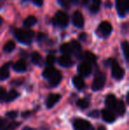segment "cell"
<instances>
[{
  "instance_id": "f546056e",
  "label": "cell",
  "mask_w": 129,
  "mask_h": 130,
  "mask_svg": "<svg viewBox=\"0 0 129 130\" xmlns=\"http://www.w3.org/2000/svg\"><path fill=\"white\" fill-rule=\"evenodd\" d=\"M122 50H123V52H124V55L126 57V60H128V43L126 41H125L124 43H122Z\"/></svg>"
},
{
  "instance_id": "52a82bcc",
  "label": "cell",
  "mask_w": 129,
  "mask_h": 130,
  "mask_svg": "<svg viewBox=\"0 0 129 130\" xmlns=\"http://www.w3.org/2000/svg\"><path fill=\"white\" fill-rule=\"evenodd\" d=\"M78 72L80 73L81 75L83 76H88L92 73V66L91 64L88 63V62H82L80 64L78 67Z\"/></svg>"
},
{
  "instance_id": "d590c367",
  "label": "cell",
  "mask_w": 129,
  "mask_h": 130,
  "mask_svg": "<svg viewBox=\"0 0 129 130\" xmlns=\"http://www.w3.org/2000/svg\"><path fill=\"white\" fill-rule=\"evenodd\" d=\"M45 38V35L43 34V33H40V34H38V36H37V39L38 41H42V40H43Z\"/></svg>"
},
{
  "instance_id": "603a6c76",
  "label": "cell",
  "mask_w": 129,
  "mask_h": 130,
  "mask_svg": "<svg viewBox=\"0 0 129 130\" xmlns=\"http://www.w3.org/2000/svg\"><path fill=\"white\" fill-rule=\"evenodd\" d=\"M24 26L27 27H30L32 26H34V25L36 24V22H37V19H36L34 16L33 15H30L28 16V17H27L26 19L24 20Z\"/></svg>"
},
{
  "instance_id": "83f0119b",
  "label": "cell",
  "mask_w": 129,
  "mask_h": 130,
  "mask_svg": "<svg viewBox=\"0 0 129 130\" xmlns=\"http://www.w3.org/2000/svg\"><path fill=\"white\" fill-rule=\"evenodd\" d=\"M20 125H21L20 122H12V123L8 124L6 127H3V130H15Z\"/></svg>"
},
{
  "instance_id": "ac0fdd59",
  "label": "cell",
  "mask_w": 129,
  "mask_h": 130,
  "mask_svg": "<svg viewBox=\"0 0 129 130\" xmlns=\"http://www.w3.org/2000/svg\"><path fill=\"white\" fill-rule=\"evenodd\" d=\"M116 103H117V98H116V96L114 95L110 94L105 98V104H106V106L109 109L113 110L114 107H115Z\"/></svg>"
},
{
  "instance_id": "8992f818",
  "label": "cell",
  "mask_w": 129,
  "mask_h": 130,
  "mask_svg": "<svg viewBox=\"0 0 129 130\" xmlns=\"http://www.w3.org/2000/svg\"><path fill=\"white\" fill-rule=\"evenodd\" d=\"M112 26L108 21H103L98 26V32L103 36H109L112 33Z\"/></svg>"
},
{
  "instance_id": "ffe728a7",
  "label": "cell",
  "mask_w": 129,
  "mask_h": 130,
  "mask_svg": "<svg viewBox=\"0 0 129 130\" xmlns=\"http://www.w3.org/2000/svg\"><path fill=\"white\" fill-rule=\"evenodd\" d=\"M31 60L32 62L36 66H42L43 64V57L40 53L34 52L32 53L31 55Z\"/></svg>"
},
{
  "instance_id": "b9f144b4",
  "label": "cell",
  "mask_w": 129,
  "mask_h": 130,
  "mask_svg": "<svg viewBox=\"0 0 129 130\" xmlns=\"http://www.w3.org/2000/svg\"><path fill=\"white\" fill-rule=\"evenodd\" d=\"M22 130H34V128H31V127H25Z\"/></svg>"
},
{
  "instance_id": "e0dca14e",
  "label": "cell",
  "mask_w": 129,
  "mask_h": 130,
  "mask_svg": "<svg viewBox=\"0 0 129 130\" xmlns=\"http://www.w3.org/2000/svg\"><path fill=\"white\" fill-rule=\"evenodd\" d=\"M113 110L117 112L118 115H119V116L124 115L125 111H126V105H125L124 102L121 101V100H117V103H116L115 107H114Z\"/></svg>"
},
{
  "instance_id": "5b68a950",
  "label": "cell",
  "mask_w": 129,
  "mask_h": 130,
  "mask_svg": "<svg viewBox=\"0 0 129 130\" xmlns=\"http://www.w3.org/2000/svg\"><path fill=\"white\" fill-rule=\"evenodd\" d=\"M116 6L119 15L124 17L128 11V0H117Z\"/></svg>"
},
{
  "instance_id": "ee69618b",
  "label": "cell",
  "mask_w": 129,
  "mask_h": 130,
  "mask_svg": "<svg viewBox=\"0 0 129 130\" xmlns=\"http://www.w3.org/2000/svg\"><path fill=\"white\" fill-rule=\"evenodd\" d=\"M69 1H70L71 3H72V4H76L78 1H79V0H69Z\"/></svg>"
},
{
  "instance_id": "f6af8a7d",
  "label": "cell",
  "mask_w": 129,
  "mask_h": 130,
  "mask_svg": "<svg viewBox=\"0 0 129 130\" xmlns=\"http://www.w3.org/2000/svg\"><path fill=\"white\" fill-rule=\"evenodd\" d=\"M2 24H3V19H2V17H0V27Z\"/></svg>"
},
{
  "instance_id": "74e56055",
  "label": "cell",
  "mask_w": 129,
  "mask_h": 130,
  "mask_svg": "<svg viewBox=\"0 0 129 130\" xmlns=\"http://www.w3.org/2000/svg\"><path fill=\"white\" fill-rule=\"evenodd\" d=\"M98 114H99V112H98V111H92L91 113H89L90 116H95V117H97Z\"/></svg>"
},
{
  "instance_id": "8fae6325",
  "label": "cell",
  "mask_w": 129,
  "mask_h": 130,
  "mask_svg": "<svg viewBox=\"0 0 129 130\" xmlns=\"http://www.w3.org/2000/svg\"><path fill=\"white\" fill-rule=\"evenodd\" d=\"M102 116H103V119L104 121L108 122V123H112V122H114L116 120V117L114 112L112 111L110 109H104L102 111Z\"/></svg>"
},
{
  "instance_id": "44dd1931",
  "label": "cell",
  "mask_w": 129,
  "mask_h": 130,
  "mask_svg": "<svg viewBox=\"0 0 129 130\" xmlns=\"http://www.w3.org/2000/svg\"><path fill=\"white\" fill-rule=\"evenodd\" d=\"M19 96H20V93L18 92L16 89H12V90L9 91V93H6L5 101L7 102V103L12 102V101H13V100H15Z\"/></svg>"
},
{
  "instance_id": "2e32d148",
  "label": "cell",
  "mask_w": 129,
  "mask_h": 130,
  "mask_svg": "<svg viewBox=\"0 0 129 130\" xmlns=\"http://www.w3.org/2000/svg\"><path fill=\"white\" fill-rule=\"evenodd\" d=\"M13 69L16 72L22 73L25 72L27 70V63L24 59H20L18 61H16V63H14L13 65Z\"/></svg>"
},
{
  "instance_id": "7a4b0ae2",
  "label": "cell",
  "mask_w": 129,
  "mask_h": 130,
  "mask_svg": "<svg viewBox=\"0 0 129 130\" xmlns=\"http://www.w3.org/2000/svg\"><path fill=\"white\" fill-rule=\"evenodd\" d=\"M106 63H108L109 65L112 67V76H113L115 79L117 80H121L125 75V71L119 65L116 60L114 59H109L107 60Z\"/></svg>"
},
{
  "instance_id": "ab89813d",
  "label": "cell",
  "mask_w": 129,
  "mask_h": 130,
  "mask_svg": "<svg viewBox=\"0 0 129 130\" xmlns=\"http://www.w3.org/2000/svg\"><path fill=\"white\" fill-rule=\"evenodd\" d=\"M29 114H30L29 111H26V112H23V113H22V117H23V118H26V117H27V116H28Z\"/></svg>"
},
{
  "instance_id": "d6986e66",
  "label": "cell",
  "mask_w": 129,
  "mask_h": 130,
  "mask_svg": "<svg viewBox=\"0 0 129 130\" xmlns=\"http://www.w3.org/2000/svg\"><path fill=\"white\" fill-rule=\"evenodd\" d=\"M72 83L75 86V88H77L78 89H82L85 87V82L82 79V77L80 75L74 76L72 79Z\"/></svg>"
},
{
  "instance_id": "e575fe53",
  "label": "cell",
  "mask_w": 129,
  "mask_h": 130,
  "mask_svg": "<svg viewBox=\"0 0 129 130\" xmlns=\"http://www.w3.org/2000/svg\"><path fill=\"white\" fill-rule=\"evenodd\" d=\"M87 36H87L86 33H81V34L79 35V38H80V40H81V41H86Z\"/></svg>"
},
{
  "instance_id": "1f68e13d",
  "label": "cell",
  "mask_w": 129,
  "mask_h": 130,
  "mask_svg": "<svg viewBox=\"0 0 129 130\" xmlns=\"http://www.w3.org/2000/svg\"><path fill=\"white\" fill-rule=\"evenodd\" d=\"M18 116V112L16 111H10L6 113V117L9 119H15Z\"/></svg>"
},
{
  "instance_id": "7bdbcfd3",
  "label": "cell",
  "mask_w": 129,
  "mask_h": 130,
  "mask_svg": "<svg viewBox=\"0 0 129 130\" xmlns=\"http://www.w3.org/2000/svg\"><path fill=\"white\" fill-rule=\"evenodd\" d=\"M97 130H106V128H105L104 127H103V126H101V127H98V129H97Z\"/></svg>"
},
{
  "instance_id": "bcb514c9",
  "label": "cell",
  "mask_w": 129,
  "mask_h": 130,
  "mask_svg": "<svg viewBox=\"0 0 129 130\" xmlns=\"http://www.w3.org/2000/svg\"><path fill=\"white\" fill-rule=\"evenodd\" d=\"M93 1L95 2V3H98V4L101 3V0H93Z\"/></svg>"
},
{
  "instance_id": "cb8c5ba5",
  "label": "cell",
  "mask_w": 129,
  "mask_h": 130,
  "mask_svg": "<svg viewBox=\"0 0 129 130\" xmlns=\"http://www.w3.org/2000/svg\"><path fill=\"white\" fill-rule=\"evenodd\" d=\"M15 43L13 41H8L5 45H4V52H6V53H9V52H12V51L15 49Z\"/></svg>"
},
{
  "instance_id": "4fadbf2b",
  "label": "cell",
  "mask_w": 129,
  "mask_h": 130,
  "mask_svg": "<svg viewBox=\"0 0 129 130\" xmlns=\"http://www.w3.org/2000/svg\"><path fill=\"white\" fill-rule=\"evenodd\" d=\"M71 47H72V51L74 54L76 55L78 58H81L82 55H81V45L80 44V43L76 40H72L70 43Z\"/></svg>"
},
{
  "instance_id": "8d00e7d4",
  "label": "cell",
  "mask_w": 129,
  "mask_h": 130,
  "mask_svg": "<svg viewBox=\"0 0 129 130\" xmlns=\"http://www.w3.org/2000/svg\"><path fill=\"white\" fill-rule=\"evenodd\" d=\"M33 2H34L36 5H38V6H41L43 3V0H33Z\"/></svg>"
},
{
  "instance_id": "4dcf8cb0",
  "label": "cell",
  "mask_w": 129,
  "mask_h": 130,
  "mask_svg": "<svg viewBox=\"0 0 129 130\" xmlns=\"http://www.w3.org/2000/svg\"><path fill=\"white\" fill-rule=\"evenodd\" d=\"M99 9H100V4L95 3V2L89 6V10L91 12H97L99 11Z\"/></svg>"
},
{
  "instance_id": "7402d4cb",
  "label": "cell",
  "mask_w": 129,
  "mask_h": 130,
  "mask_svg": "<svg viewBox=\"0 0 129 130\" xmlns=\"http://www.w3.org/2000/svg\"><path fill=\"white\" fill-rule=\"evenodd\" d=\"M82 57L85 58L86 62H88V63H89V64L95 63V62L97 61V57H96V55L90 52H86L83 54Z\"/></svg>"
},
{
  "instance_id": "d6a6232c",
  "label": "cell",
  "mask_w": 129,
  "mask_h": 130,
  "mask_svg": "<svg viewBox=\"0 0 129 130\" xmlns=\"http://www.w3.org/2000/svg\"><path fill=\"white\" fill-rule=\"evenodd\" d=\"M6 96V91L4 88H0V100H5Z\"/></svg>"
},
{
  "instance_id": "6da1fadb",
  "label": "cell",
  "mask_w": 129,
  "mask_h": 130,
  "mask_svg": "<svg viewBox=\"0 0 129 130\" xmlns=\"http://www.w3.org/2000/svg\"><path fill=\"white\" fill-rule=\"evenodd\" d=\"M14 36L20 41L21 43H24V44H29L32 42L33 38H34V33L31 29H17L14 32Z\"/></svg>"
},
{
  "instance_id": "f35d334b",
  "label": "cell",
  "mask_w": 129,
  "mask_h": 130,
  "mask_svg": "<svg viewBox=\"0 0 129 130\" xmlns=\"http://www.w3.org/2000/svg\"><path fill=\"white\" fill-rule=\"evenodd\" d=\"M4 124H5V121L0 119V130H2V129H3V127H5V126H4Z\"/></svg>"
},
{
  "instance_id": "f1b7e54d",
  "label": "cell",
  "mask_w": 129,
  "mask_h": 130,
  "mask_svg": "<svg viewBox=\"0 0 129 130\" xmlns=\"http://www.w3.org/2000/svg\"><path fill=\"white\" fill-rule=\"evenodd\" d=\"M55 63V56L52 54H50L47 56L46 58V64L47 66H53V64Z\"/></svg>"
},
{
  "instance_id": "3957f363",
  "label": "cell",
  "mask_w": 129,
  "mask_h": 130,
  "mask_svg": "<svg viewBox=\"0 0 129 130\" xmlns=\"http://www.w3.org/2000/svg\"><path fill=\"white\" fill-rule=\"evenodd\" d=\"M106 82V76L103 73L98 72L96 74L95 78H94L93 83H92V89L93 90H100L103 88Z\"/></svg>"
},
{
  "instance_id": "9c48e42d",
  "label": "cell",
  "mask_w": 129,
  "mask_h": 130,
  "mask_svg": "<svg viewBox=\"0 0 129 130\" xmlns=\"http://www.w3.org/2000/svg\"><path fill=\"white\" fill-rule=\"evenodd\" d=\"M48 80L52 87H56V86H58L60 83L61 80H62V74H61V73L59 71L55 70V72L48 78Z\"/></svg>"
},
{
  "instance_id": "277c9868",
  "label": "cell",
  "mask_w": 129,
  "mask_h": 130,
  "mask_svg": "<svg viewBox=\"0 0 129 130\" xmlns=\"http://www.w3.org/2000/svg\"><path fill=\"white\" fill-rule=\"evenodd\" d=\"M69 18L68 15L63 11H59L56 13L55 17L53 18V23L56 26L59 27H65L68 25Z\"/></svg>"
},
{
  "instance_id": "7c38bea8",
  "label": "cell",
  "mask_w": 129,
  "mask_h": 130,
  "mask_svg": "<svg viewBox=\"0 0 129 130\" xmlns=\"http://www.w3.org/2000/svg\"><path fill=\"white\" fill-rule=\"evenodd\" d=\"M10 65L11 63H6L0 67V80H6L10 76Z\"/></svg>"
},
{
  "instance_id": "30bf717a",
  "label": "cell",
  "mask_w": 129,
  "mask_h": 130,
  "mask_svg": "<svg viewBox=\"0 0 129 130\" xmlns=\"http://www.w3.org/2000/svg\"><path fill=\"white\" fill-rule=\"evenodd\" d=\"M72 24L77 27H82L84 25V19L81 12L76 11L72 14Z\"/></svg>"
},
{
  "instance_id": "ba28073f",
  "label": "cell",
  "mask_w": 129,
  "mask_h": 130,
  "mask_svg": "<svg viewBox=\"0 0 129 130\" xmlns=\"http://www.w3.org/2000/svg\"><path fill=\"white\" fill-rule=\"evenodd\" d=\"M73 127L75 130H88L90 128V123L86 120L78 119L73 121Z\"/></svg>"
},
{
  "instance_id": "60d3db41",
  "label": "cell",
  "mask_w": 129,
  "mask_h": 130,
  "mask_svg": "<svg viewBox=\"0 0 129 130\" xmlns=\"http://www.w3.org/2000/svg\"><path fill=\"white\" fill-rule=\"evenodd\" d=\"M88 2H89V0H82V5H86L87 4H88Z\"/></svg>"
},
{
  "instance_id": "484cf974",
  "label": "cell",
  "mask_w": 129,
  "mask_h": 130,
  "mask_svg": "<svg viewBox=\"0 0 129 130\" xmlns=\"http://www.w3.org/2000/svg\"><path fill=\"white\" fill-rule=\"evenodd\" d=\"M55 70H56V69L54 68L53 66H48V67L44 69V71L43 72V76L44 78L48 79L52 74H53L54 72H55Z\"/></svg>"
},
{
  "instance_id": "9a60e30c",
  "label": "cell",
  "mask_w": 129,
  "mask_h": 130,
  "mask_svg": "<svg viewBox=\"0 0 129 130\" xmlns=\"http://www.w3.org/2000/svg\"><path fill=\"white\" fill-rule=\"evenodd\" d=\"M59 64L63 67H70L72 66L73 62L68 55H63L59 58Z\"/></svg>"
},
{
  "instance_id": "d4e9b609",
  "label": "cell",
  "mask_w": 129,
  "mask_h": 130,
  "mask_svg": "<svg viewBox=\"0 0 129 130\" xmlns=\"http://www.w3.org/2000/svg\"><path fill=\"white\" fill-rule=\"evenodd\" d=\"M60 51L64 55H68V56L72 53V47H71L70 43H63L60 46Z\"/></svg>"
},
{
  "instance_id": "4316f807",
  "label": "cell",
  "mask_w": 129,
  "mask_h": 130,
  "mask_svg": "<svg viewBox=\"0 0 129 130\" xmlns=\"http://www.w3.org/2000/svg\"><path fill=\"white\" fill-rule=\"evenodd\" d=\"M77 105L81 109H86L89 106V102L85 98H81L77 101Z\"/></svg>"
},
{
  "instance_id": "5bb4252c",
  "label": "cell",
  "mask_w": 129,
  "mask_h": 130,
  "mask_svg": "<svg viewBox=\"0 0 129 130\" xmlns=\"http://www.w3.org/2000/svg\"><path fill=\"white\" fill-rule=\"evenodd\" d=\"M60 98H61V96L59 94H50L46 100L47 107H49V108L53 107V106L59 101Z\"/></svg>"
},
{
  "instance_id": "836d02e7",
  "label": "cell",
  "mask_w": 129,
  "mask_h": 130,
  "mask_svg": "<svg viewBox=\"0 0 129 130\" xmlns=\"http://www.w3.org/2000/svg\"><path fill=\"white\" fill-rule=\"evenodd\" d=\"M58 1H59V3L63 7H66V8L69 7V4L67 0H58Z\"/></svg>"
}]
</instances>
